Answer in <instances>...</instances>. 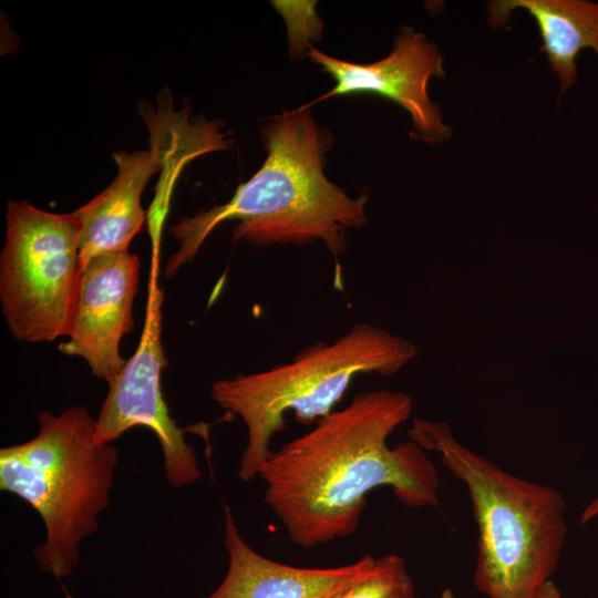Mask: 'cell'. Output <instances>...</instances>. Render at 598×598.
<instances>
[{"label":"cell","mask_w":598,"mask_h":598,"mask_svg":"<svg viewBox=\"0 0 598 598\" xmlns=\"http://www.w3.org/2000/svg\"><path fill=\"white\" fill-rule=\"evenodd\" d=\"M411 412L402 392H361L272 451L258 476L266 504L293 544L311 548L353 534L377 487H391L410 507L439 505V475L425 451L412 440L386 444Z\"/></svg>","instance_id":"cell-1"},{"label":"cell","mask_w":598,"mask_h":598,"mask_svg":"<svg viewBox=\"0 0 598 598\" xmlns=\"http://www.w3.org/2000/svg\"><path fill=\"white\" fill-rule=\"evenodd\" d=\"M261 137L264 164L226 204L181 217L169 228L179 246L166 262L165 276L193 260L209 234L227 220L239 221L235 240L260 246L320 240L336 257L346 250L347 229L367 221L368 195L353 198L327 178L324 157L332 136L308 109L276 115Z\"/></svg>","instance_id":"cell-2"},{"label":"cell","mask_w":598,"mask_h":598,"mask_svg":"<svg viewBox=\"0 0 598 598\" xmlns=\"http://www.w3.org/2000/svg\"><path fill=\"white\" fill-rule=\"evenodd\" d=\"M408 434L437 452L467 488L477 526L475 587L488 598H536L557 569L567 534L561 494L467 448L446 423L415 419Z\"/></svg>","instance_id":"cell-3"},{"label":"cell","mask_w":598,"mask_h":598,"mask_svg":"<svg viewBox=\"0 0 598 598\" xmlns=\"http://www.w3.org/2000/svg\"><path fill=\"white\" fill-rule=\"evenodd\" d=\"M31 440L0 450V489L33 507L45 540L33 548L39 570L58 579L79 566L80 545L111 503L118 450L94 441L95 419L83 405L41 411Z\"/></svg>","instance_id":"cell-4"},{"label":"cell","mask_w":598,"mask_h":598,"mask_svg":"<svg viewBox=\"0 0 598 598\" xmlns=\"http://www.w3.org/2000/svg\"><path fill=\"white\" fill-rule=\"evenodd\" d=\"M416 352L410 341L359 323L330 343L318 342L301 350L287 363L217 380L212 399L241 419L247 429L238 477L249 482L258 476L260 465L272 453V437L285 427L288 411L301 424L316 423L333 412L358 375H392Z\"/></svg>","instance_id":"cell-5"},{"label":"cell","mask_w":598,"mask_h":598,"mask_svg":"<svg viewBox=\"0 0 598 598\" xmlns=\"http://www.w3.org/2000/svg\"><path fill=\"white\" fill-rule=\"evenodd\" d=\"M6 221L0 301L8 328L29 343L65 336L81 275V220L10 200Z\"/></svg>","instance_id":"cell-6"},{"label":"cell","mask_w":598,"mask_h":598,"mask_svg":"<svg viewBox=\"0 0 598 598\" xmlns=\"http://www.w3.org/2000/svg\"><path fill=\"white\" fill-rule=\"evenodd\" d=\"M159 101L158 111L144 112L151 132V147L114 154L117 175L102 193L78 208L81 220L80 264L106 252L128 251L132 238L141 230L145 212L142 193L161 169L178 171L193 158L228 148L230 140L220 123L204 118L190 122L186 112L172 110Z\"/></svg>","instance_id":"cell-7"},{"label":"cell","mask_w":598,"mask_h":598,"mask_svg":"<svg viewBox=\"0 0 598 598\" xmlns=\"http://www.w3.org/2000/svg\"><path fill=\"white\" fill-rule=\"evenodd\" d=\"M156 271V270H155ZM152 270L146 316L140 344L126 361L95 419L94 441L112 444L127 430L146 426L156 435L163 452L168 484L175 488L202 478L195 448L171 417L161 390V372L167 365L162 343L163 292Z\"/></svg>","instance_id":"cell-8"},{"label":"cell","mask_w":598,"mask_h":598,"mask_svg":"<svg viewBox=\"0 0 598 598\" xmlns=\"http://www.w3.org/2000/svg\"><path fill=\"white\" fill-rule=\"evenodd\" d=\"M307 54L336 84L317 100L300 106V110L334 96L374 94L391 100L409 112L413 123L412 137L429 144L451 137L452 128L443 122L439 106L427 94L429 81L445 76L443 56L422 32L409 25L402 27L391 53L369 64L339 60L312 45Z\"/></svg>","instance_id":"cell-9"},{"label":"cell","mask_w":598,"mask_h":598,"mask_svg":"<svg viewBox=\"0 0 598 598\" xmlns=\"http://www.w3.org/2000/svg\"><path fill=\"white\" fill-rule=\"evenodd\" d=\"M140 259L130 251L93 257L82 269L61 353L80 357L109 385L126 361L120 353L124 334L133 328Z\"/></svg>","instance_id":"cell-10"},{"label":"cell","mask_w":598,"mask_h":598,"mask_svg":"<svg viewBox=\"0 0 598 598\" xmlns=\"http://www.w3.org/2000/svg\"><path fill=\"white\" fill-rule=\"evenodd\" d=\"M228 567L206 598H336L372 567L374 558L338 567L306 568L281 564L257 553L240 536L229 506L224 505Z\"/></svg>","instance_id":"cell-11"},{"label":"cell","mask_w":598,"mask_h":598,"mask_svg":"<svg viewBox=\"0 0 598 598\" xmlns=\"http://www.w3.org/2000/svg\"><path fill=\"white\" fill-rule=\"evenodd\" d=\"M515 9L526 10L536 21L543 45L540 52L560 82L561 93L577 80L576 60L590 49L598 58V2L586 0H499L488 6L494 27L506 23Z\"/></svg>","instance_id":"cell-12"},{"label":"cell","mask_w":598,"mask_h":598,"mask_svg":"<svg viewBox=\"0 0 598 598\" xmlns=\"http://www.w3.org/2000/svg\"><path fill=\"white\" fill-rule=\"evenodd\" d=\"M336 598H414L405 560L395 554L375 557L371 569Z\"/></svg>","instance_id":"cell-13"},{"label":"cell","mask_w":598,"mask_h":598,"mask_svg":"<svg viewBox=\"0 0 598 598\" xmlns=\"http://www.w3.org/2000/svg\"><path fill=\"white\" fill-rule=\"evenodd\" d=\"M560 591L555 582L550 579L548 580L538 591L536 598H560Z\"/></svg>","instance_id":"cell-14"},{"label":"cell","mask_w":598,"mask_h":598,"mask_svg":"<svg viewBox=\"0 0 598 598\" xmlns=\"http://www.w3.org/2000/svg\"><path fill=\"white\" fill-rule=\"evenodd\" d=\"M598 515V495L590 502L587 508L582 512L580 523L584 524Z\"/></svg>","instance_id":"cell-15"},{"label":"cell","mask_w":598,"mask_h":598,"mask_svg":"<svg viewBox=\"0 0 598 598\" xmlns=\"http://www.w3.org/2000/svg\"><path fill=\"white\" fill-rule=\"evenodd\" d=\"M441 598H457L452 589L446 588L443 590Z\"/></svg>","instance_id":"cell-16"}]
</instances>
